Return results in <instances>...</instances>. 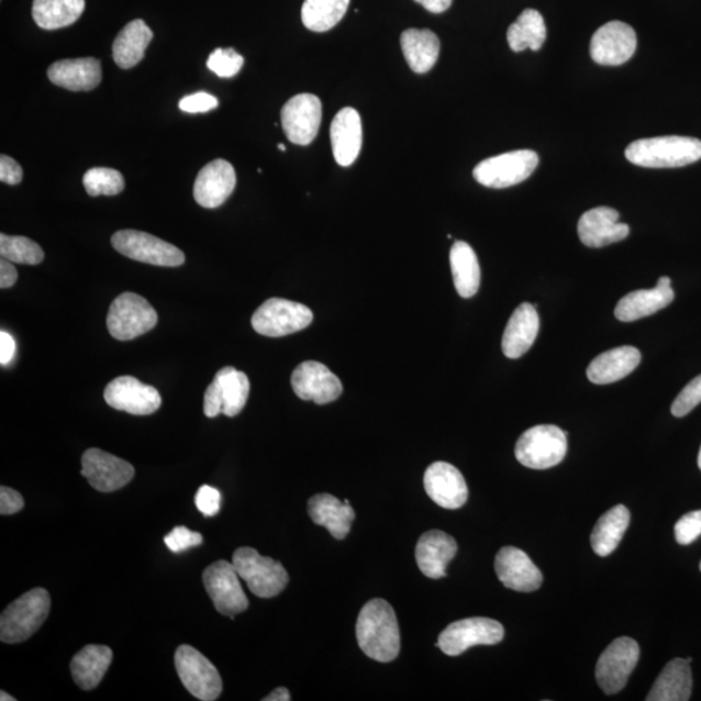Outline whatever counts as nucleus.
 <instances>
[{"instance_id":"obj_1","label":"nucleus","mask_w":701,"mask_h":701,"mask_svg":"<svg viewBox=\"0 0 701 701\" xmlns=\"http://www.w3.org/2000/svg\"><path fill=\"white\" fill-rule=\"evenodd\" d=\"M356 638L363 653L379 663L396 660L400 650L398 619L383 599L363 607L356 624Z\"/></svg>"},{"instance_id":"obj_2","label":"nucleus","mask_w":701,"mask_h":701,"mask_svg":"<svg viewBox=\"0 0 701 701\" xmlns=\"http://www.w3.org/2000/svg\"><path fill=\"white\" fill-rule=\"evenodd\" d=\"M625 156L643 168H681L701 159V141L679 135L639 140L626 148Z\"/></svg>"},{"instance_id":"obj_3","label":"nucleus","mask_w":701,"mask_h":701,"mask_svg":"<svg viewBox=\"0 0 701 701\" xmlns=\"http://www.w3.org/2000/svg\"><path fill=\"white\" fill-rule=\"evenodd\" d=\"M52 598L45 589H33L14 600L0 616V641L7 645L25 642L48 617Z\"/></svg>"},{"instance_id":"obj_4","label":"nucleus","mask_w":701,"mask_h":701,"mask_svg":"<svg viewBox=\"0 0 701 701\" xmlns=\"http://www.w3.org/2000/svg\"><path fill=\"white\" fill-rule=\"evenodd\" d=\"M232 563L256 597L275 598L280 596L289 583V575L283 565L270 557L262 556L254 548L241 547L234 550Z\"/></svg>"},{"instance_id":"obj_5","label":"nucleus","mask_w":701,"mask_h":701,"mask_svg":"<svg viewBox=\"0 0 701 701\" xmlns=\"http://www.w3.org/2000/svg\"><path fill=\"white\" fill-rule=\"evenodd\" d=\"M567 450V433L559 426L538 425L520 436L514 454L524 467L543 470L559 465Z\"/></svg>"},{"instance_id":"obj_6","label":"nucleus","mask_w":701,"mask_h":701,"mask_svg":"<svg viewBox=\"0 0 701 701\" xmlns=\"http://www.w3.org/2000/svg\"><path fill=\"white\" fill-rule=\"evenodd\" d=\"M157 313L153 305L134 292H124L113 300L107 327L118 341H132L153 331L157 324Z\"/></svg>"},{"instance_id":"obj_7","label":"nucleus","mask_w":701,"mask_h":701,"mask_svg":"<svg viewBox=\"0 0 701 701\" xmlns=\"http://www.w3.org/2000/svg\"><path fill=\"white\" fill-rule=\"evenodd\" d=\"M313 313L309 307L282 298L268 299L254 313L252 324L256 333L280 338L309 327Z\"/></svg>"},{"instance_id":"obj_8","label":"nucleus","mask_w":701,"mask_h":701,"mask_svg":"<svg viewBox=\"0 0 701 701\" xmlns=\"http://www.w3.org/2000/svg\"><path fill=\"white\" fill-rule=\"evenodd\" d=\"M538 164L539 157L532 149H519L479 163L474 176L486 188L507 189L527 180Z\"/></svg>"},{"instance_id":"obj_9","label":"nucleus","mask_w":701,"mask_h":701,"mask_svg":"<svg viewBox=\"0 0 701 701\" xmlns=\"http://www.w3.org/2000/svg\"><path fill=\"white\" fill-rule=\"evenodd\" d=\"M178 677L192 697L203 701L218 700L223 691V679L214 665L191 646L178 647L175 655Z\"/></svg>"},{"instance_id":"obj_10","label":"nucleus","mask_w":701,"mask_h":701,"mask_svg":"<svg viewBox=\"0 0 701 701\" xmlns=\"http://www.w3.org/2000/svg\"><path fill=\"white\" fill-rule=\"evenodd\" d=\"M114 249L129 259L157 267H180L185 254L170 243L155 235L138 231H120L111 238Z\"/></svg>"},{"instance_id":"obj_11","label":"nucleus","mask_w":701,"mask_h":701,"mask_svg":"<svg viewBox=\"0 0 701 701\" xmlns=\"http://www.w3.org/2000/svg\"><path fill=\"white\" fill-rule=\"evenodd\" d=\"M504 638L500 622L486 617H471L453 622L439 635L436 647L448 656H459L475 646H493Z\"/></svg>"},{"instance_id":"obj_12","label":"nucleus","mask_w":701,"mask_h":701,"mask_svg":"<svg viewBox=\"0 0 701 701\" xmlns=\"http://www.w3.org/2000/svg\"><path fill=\"white\" fill-rule=\"evenodd\" d=\"M248 393L249 381L243 371L233 367L220 369L204 393L205 416L213 419L221 413L227 418L238 416L246 407Z\"/></svg>"},{"instance_id":"obj_13","label":"nucleus","mask_w":701,"mask_h":701,"mask_svg":"<svg viewBox=\"0 0 701 701\" xmlns=\"http://www.w3.org/2000/svg\"><path fill=\"white\" fill-rule=\"evenodd\" d=\"M240 575L233 563L219 560L204 570L203 585L218 612L234 620L235 614L245 612L248 599L240 582Z\"/></svg>"},{"instance_id":"obj_14","label":"nucleus","mask_w":701,"mask_h":701,"mask_svg":"<svg viewBox=\"0 0 701 701\" xmlns=\"http://www.w3.org/2000/svg\"><path fill=\"white\" fill-rule=\"evenodd\" d=\"M641 649L638 643L627 636L613 641L597 664V681L607 696L620 692L625 688L639 661Z\"/></svg>"},{"instance_id":"obj_15","label":"nucleus","mask_w":701,"mask_h":701,"mask_svg":"<svg viewBox=\"0 0 701 701\" xmlns=\"http://www.w3.org/2000/svg\"><path fill=\"white\" fill-rule=\"evenodd\" d=\"M104 400L114 410L131 413L134 416H148L162 407L159 391L131 376L114 378L107 385Z\"/></svg>"},{"instance_id":"obj_16","label":"nucleus","mask_w":701,"mask_h":701,"mask_svg":"<svg viewBox=\"0 0 701 701\" xmlns=\"http://www.w3.org/2000/svg\"><path fill=\"white\" fill-rule=\"evenodd\" d=\"M636 34L631 25L611 21L599 27L591 40L592 60L604 67H619L631 60L636 49Z\"/></svg>"},{"instance_id":"obj_17","label":"nucleus","mask_w":701,"mask_h":701,"mask_svg":"<svg viewBox=\"0 0 701 701\" xmlns=\"http://www.w3.org/2000/svg\"><path fill=\"white\" fill-rule=\"evenodd\" d=\"M81 476L100 492H113L132 481L135 470L131 463L99 448H90L82 455Z\"/></svg>"},{"instance_id":"obj_18","label":"nucleus","mask_w":701,"mask_h":701,"mask_svg":"<svg viewBox=\"0 0 701 701\" xmlns=\"http://www.w3.org/2000/svg\"><path fill=\"white\" fill-rule=\"evenodd\" d=\"M323 119V105L316 96L292 97L281 111L286 137L296 145L307 146L316 138Z\"/></svg>"},{"instance_id":"obj_19","label":"nucleus","mask_w":701,"mask_h":701,"mask_svg":"<svg viewBox=\"0 0 701 701\" xmlns=\"http://www.w3.org/2000/svg\"><path fill=\"white\" fill-rule=\"evenodd\" d=\"M291 386L298 398L321 405L334 402L343 391L341 379L326 365L312 360L292 371Z\"/></svg>"},{"instance_id":"obj_20","label":"nucleus","mask_w":701,"mask_h":701,"mask_svg":"<svg viewBox=\"0 0 701 701\" xmlns=\"http://www.w3.org/2000/svg\"><path fill=\"white\" fill-rule=\"evenodd\" d=\"M425 490L433 500L446 510H459L468 500V486L460 470L445 461H436L425 471Z\"/></svg>"},{"instance_id":"obj_21","label":"nucleus","mask_w":701,"mask_h":701,"mask_svg":"<svg viewBox=\"0 0 701 701\" xmlns=\"http://www.w3.org/2000/svg\"><path fill=\"white\" fill-rule=\"evenodd\" d=\"M237 185V175L231 163L224 159L213 160L202 169L194 185V198L203 209H218L233 194Z\"/></svg>"},{"instance_id":"obj_22","label":"nucleus","mask_w":701,"mask_h":701,"mask_svg":"<svg viewBox=\"0 0 701 701\" xmlns=\"http://www.w3.org/2000/svg\"><path fill=\"white\" fill-rule=\"evenodd\" d=\"M620 213L610 207H598L579 219L578 235L585 246L591 248L605 247L624 241L631 227L619 221Z\"/></svg>"},{"instance_id":"obj_23","label":"nucleus","mask_w":701,"mask_h":701,"mask_svg":"<svg viewBox=\"0 0 701 701\" xmlns=\"http://www.w3.org/2000/svg\"><path fill=\"white\" fill-rule=\"evenodd\" d=\"M496 571L507 589L519 592L538 590L543 582L541 570L535 567L524 550L516 547H503L496 559Z\"/></svg>"},{"instance_id":"obj_24","label":"nucleus","mask_w":701,"mask_h":701,"mask_svg":"<svg viewBox=\"0 0 701 701\" xmlns=\"http://www.w3.org/2000/svg\"><path fill=\"white\" fill-rule=\"evenodd\" d=\"M675 300V291L671 289L669 277H661L656 288L649 290H636L622 298L614 310V316L622 323L653 316L665 309Z\"/></svg>"},{"instance_id":"obj_25","label":"nucleus","mask_w":701,"mask_h":701,"mask_svg":"<svg viewBox=\"0 0 701 701\" xmlns=\"http://www.w3.org/2000/svg\"><path fill=\"white\" fill-rule=\"evenodd\" d=\"M335 162L342 167L353 166L363 146V125L359 112L350 107L341 110L331 127Z\"/></svg>"},{"instance_id":"obj_26","label":"nucleus","mask_w":701,"mask_h":701,"mask_svg":"<svg viewBox=\"0 0 701 701\" xmlns=\"http://www.w3.org/2000/svg\"><path fill=\"white\" fill-rule=\"evenodd\" d=\"M541 321L535 305L522 303L508 321L502 348L508 359H519L532 348L539 333Z\"/></svg>"},{"instance_id":"obj_27","label":"nucleus","mask_w":701,"mask_h":701,"mask_svg":"<svg viewBox=\"0 0 701 701\" xmlns=\"http://www.w3.org/2000/svg\"><path fill=\"white\" fill-rule=\"evenodd\" d=\"M49 81L70 91H90L102 82V68L96 57L59 60L47 70Z\"/></svg>"},{"instance_id":"obj_28","label":"nucleus","mask_w":701,"mask_h":701,"mask_svg":"<svg viewBox=\"0 0 701 701\" xmlns=\"http://www.w3.org/2000/svg\"><path fill=\"white\" fill-rule=\"evenodd\" d=\"M457 553L453 536L441 531H431L421 535L416 546V561L420 570L429 578L446 577L447 565Z\"/></svg>"},{"instance_id":"obj_29","label":"nucleus","mask_w":701,"mask_h":701,"mask_svg":"<svg viewBox=\"0 0 701 701\" xmlns=\"http://www.w3.org/2000/svg\"><path fill=\"white\" fill-rule=\"evenodd\" d=\"M641 360V350L632 346L605 350L590 363L588 378L596 385L617 382L633 374Z\"/></svg>"},{"instance_id":"obj_30","label":"nucleus","mask_w":701,"mask_h":701,"mask_svg":"<svg viewBox=\"0 0 701 701\" xmlns=\"http://www.w3.org/2000/svg\"><path fill=\"white\" fill-rule=\"evenodd\" d=\"M309 513L314 522L327 528L335 539H345L355 520V511L348 500L319 493L310 499Z\"/></svg>"},{"instance_id":"obj_31","label":"nucleus","mask_w":701,"mask_h":701,"mask_svg":"<svg viewBox=\"0 0 701 701\" xmlns=\"http://www.w3.org/2000/svg\"><path fill=\"white\" fill-rule=\"evenodd\" d=\"M113 653L110 647L89 645L70 661V671L78 688L94 690L109 670Z\"/></svg>"},{"instance_id":"obj_32","label":"nucleus","mask_w":701,"mask_h":701,"mask_svg":"<svg viewBox=\"0 0 701 701\" xmlns=\"http://www.w3.org/2000/svg\"><path fill=\"white\" fill-rule=\"evenodd\" d=\"M154 38L152 29L143 20H134L121 31L113 42L112 56L120 68L131 69L145 57Z\"/></svg>"},{"instance_id":"obj_33","label":"nucleus","mask_w":701,"mask_h":701,"mask_svg":"<svg viewBox=\"0 0 701 701\" xmlns=\"http://www.w3.org/2000/svg\"><path fill=\"white\" fill-rule=\"evenodd\" d=\"M408 66L416 74L431 70L441 52V42L429 29H408L400 37Z\"/></svg>"},{"instance_id":"obj_34","label":"nucleus","mask_w":701,"mask_h":701,"mask_svg":"<svg viewBox=\"0 0 701 701\" xmlns=\"http://www.w3.org/2000/svg\"><path fill=\"white\" fill-rule=\"evenodd\" d=\"M692 692V674L690 663L675 659L668 663L654 688L650 689L647 701H688Z\"/></svg>"},{"instance_id":"obj_35","label":"nucleus","mask_w":701,"mask_h":701,"mask_svg":"<svg viewBox=\"0 0 701 701\" xmlns=\"http://www.w3.org/2000/svg\"><path fill=\"white\" fill-rule=\"evenodd\" d=\"M456 291L461 298L475 297L481 285V268L475 249L467 242L456 241L449 253Z\"/></svg>"},{"instance_id":"obj_36","label":"nucleus","mask_w":701,"mask_h":701,"mask_svg":"<svg viewBox=\"0 0 701 701\" xmlns=\"http://www.w3.org/2000/svg\"><path fill=\"white\" fill-rule=\"evenodd\" d=\"M631 512L625 505H616L603 514L597 522L591 534V547L596 554L602 557L611 555L624 538Z\"/></svg>"},{"instance_id":"obj_37","label":"nucleus","mask_w":701,"mask_h":701,"mask_svg":"<svg viewBox=\"0 0 701 701\" xmlns=\"http://www.w3.org/2000/svg\"><path fill=\"white\" fill-rule=\"evenodd\" d=\"M547 38L545 19L538 11L527 9L508 29L507 41L512 52L521 53L531 48L539 52Z\"/></svg>"},{"instance_id":"obj_38","label":"nucleus","mask_w":701,"mask_h":701,"mask_svg":"<svg viewBox=\"0 0 701 701\" xmlns=\"http://www.w3.org/2000/svg\"><path fill=\"white\" fill-rule=\"evenodd\" d=\"M85 11V0H34L33 19L45 31L75 24Z\"/></svg>"},{"instance_id":"obj_39","label":"nucleus","mask_w":701,"mask_h":701,"mask_svg":"<svg viewBox=\"0 0 701 701\" xmlns=\"http://www.w3.org/2000/svg\"><path fill=\"white\" fill-rule=\"evenodd\" d=\"M349 0H305L302 21L312 32L331 31L345 16Z\"/></svg>"},{"instance_id":"obj_40","label":"nucleus","mask_w":701,"mask_h":701,"mask_svg":"<svg viewBox=\"0 0 701 701\" xmlns=\"http://www.w3.org/2000/svg\"><path fill=\"white\" fill-rule=\"evenodd\" d=\"M0 255L3 259L26 266H37L45 259L38 243L20 235L0 234Z\"/></svg>"},{"instance_id":"obj_41","label":"nucleus","mask_w":701,"mask_h":701,"mask_svg":"<svg viewBox=\"0 0 701 701\" xmlns=\"http://www.w3.org/2000/svg\"><path fill=\"white\" fill-rule=\"evenodd\" d=\"M84 186L90 197H113L123 192L125 180L116 169L92 168L86 171Z\"/></svg>"},{"instance_id":"obj_42","label":"nucleus","mask_w":701,"mask_h":701,"mask_svg":"<svg viewBox=\"0 0 701 701\" xmlns=\"http://www.w3.org/2000/svg\"><path fill=\"white\" fill-rule=\"evenodd\" d=\"M243 64H245V59L234 48L214 49L209 60H207V67L221 78H231L238 75Z\"/></svg>"},{"instance_id":"obj_43","label":"nucleus","mask_w":701,"mask_h":701,"mask_svg":"<svg viewBox=\"0 0 701 701\" xmlns=\"http://www.w3.org/2000/svg\"><path fill=\"white\" fill-rule=\"evenodd\" d=\"M701 403V375L693 378L686 388L679 392L674 404H671V413L676 418H685Z\"/></svg>"},{"instance_id":"obj_44","label":"nucleus","mask_w":701,"mask_h":701,"mask_svg":"<svg viewBox=\"0 0 701 701\" xmlns=\"http://www.w3.org/2000/svg\"><path fill=\"white\" fill-rule=\"evenodd\" d=\"M164 543L171 550V553L178 554L183 550L202 545L203 535L197 532L189 531L188 527L177 526L171 531Z\"/></svg>"},{"instance_id":"obj_45","label":"nucleus","mask_w":701,"mask_h":701,"mask_svg":"<svg viewBox=\"0 0 701 701\" xmlns=\"http://www.w3.org/2000/svg\"><path fill=\"white\" fill-rule=\"evenodd\" d=\"M679 545H691L701 535V511L690 512L679 520L675 526Z\"/></svg>"},{"instance_id":"obj_46","label":"nucleus","mask_w":701,"mask_h":701,"mask_svg":"<svg viewBox=\"0 0 701 701\" xmlns=\"http://www.w3.org/2000/svg\"><path fill=\"white\" fill-rule=\"evenodd\" d=\"M196 505L205 518L216 516L221 508V492L209 485H203L197 492Z\"/></svg>"},{"instance_id":"obj_47","label":"nucleus","mask_w":701,"mask_h":701,"mask_svg":"<svg viewBox=\"0 0 701 701\" xmlns=\"http://www.w3.org/2000/svg\"><path fill=\"white\" fill-rule=\"evenodd\" d=\"M219 105L216 97L209 92L199 91L181 99L180 110L188 113H205L210 112Z\"/></svg>"},{"instance_id":"obj_48","label":"nucleus","mask_w":701,"mask_h":701,"mask_svg":"<svg viewBox=\"0 0 701 701\" xmlns=\"http://www.w3.org/2000/svg\"><path fill=\"white\" fill-rule=\"evenodd\" d=\"M24 505V498L20 492L5 488V486L0 488V513L3 516L20 512Z\"/></svg>"},{"instance_id":"obj_49","label":"nucleus","mask_w":701,"mask_h":701,"mask_svg":"<svg viewBox=\"0 0 701 701\" xmlns=\"http://www.w3.org/2000/svg\"><path fill=\"white\" fill-rule=\"evenodd\" d=\"M23 180V168L12 157L0 156V181L7 185H19Z\"/></svg>"},{"instance_id":"obj_50","label":"nucleus","mask_w":701,"mask_h":701,"mask_svg":"<svg viewBox=\"0 0 701 701\" xmlns=\"http://www.w3.org/2000/svg\"><path fill=\"white\" fill-rule=\"evenodd\" d=\"M14 354H16V342H14L10 333L0 332V364L3 367L10 365Z\"/></svg>"},{"instance_id":"obj_51","label":"nucleus","mask_w":701,"mask_h":701,"mask_svg":"<svg viewBox=\"0 0 701 701\" xmlns=\"http://www.w3.org/2000/svg\"><path fill=\"white\" fill-rule=\"evenodd\" d=\"M18 270L13 263L7 259L0 260V289H10L18 282Z\"/></svg>"},{"instance_id":"obj_52","label":"nucleus","mask_w":701,"mask_h":701,"mask_svg":"<svg viewBox=\"0 0 701 701\" xmlns=\"http://www.w3.org/2000/svg\"><path fill=\"white\" fill-rule=\"evenodd\" d=\"M425 10L432 13H443L446 12L450 4H453V0H414Z\"/></svg>"},{"instance_id":"obj_53","label":"nucleus","mask_w":701,"mask_h":701,"mask_svg":"<svg viewBox=\"0 0 701 701\" xmlns=\"http://www.w3.org/2000/svg\"><path fill=\"white\" fill-rule=\"evenodd\" d=\"M264 701H289L291 700L290 692L286 688H278L274 692H270L268 697L263 699Z\"/></svg>"},{"instance_id":"obj_54","label":"nucleus","mask_w":701,"mask_h":701,"mask_svg":"<svg viewBox=\"0 0 701 701\" xmlns=\"http://www.w3.org/2000/svg\"><path fill=\"white\" fill-rule=\"evenodd\" d=\"M0 700H2V701H14L16 699L10 697L9 693H5L4 691H2V692H0Z\"/></svg>"},{"instance_id":"obj_55","label":"nucleus","mask_w":701,"mask_h":701,"mask_svg":"<svg viewBox=\"0 0 701 701\" xmlns=\"http://www.w3.org/2000/svg\"><path fill=\"white\" fill-rule=\"evenodd\" d=\"M698 465H699V468L701 470V448H700V453H699V457H698Z\"/></svg>"},{"instance_id":"obj_56","label":"nucleus","mask_w":701,"mask_h":701,"mask_svg":"<svg viewBox=\"0 0 701 701\" xmlns=\"http://www.w3.org/2000/svg\"><path fill=\"white\" fill-rule=\"evenodd\" d=\"M278 148H280L282 153L286 152V147H285V145H282V143H280V145H278Z\"/></svg>"},{"instance_id":"obj_57","label":"nucleus","mask_w":701,"mask_h":701,"mask_svg":"<svg viewBox=\"0 0 701 701\" xmlns=\"http://www.w3.org/2000/svg\"><path fill=\"white\" fill-rule=\"evenodd\" d=\"M700 570H701V563H700Z\"/></svg>"}]
</instances>
